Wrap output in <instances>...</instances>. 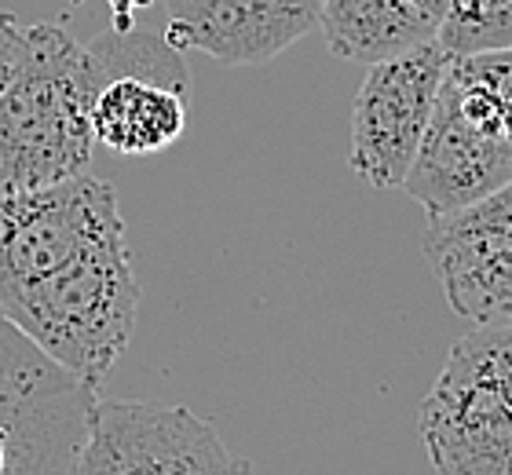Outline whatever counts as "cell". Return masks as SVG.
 I'll return each instance as SVG.
<instances>
[{
  "label": "cell",
  "mask_w": 512,
  "mask_h": 475,
  "mask_svg": "<svg viewBox=\"0 0 512 475\" xmlns=\"http://www.w3.org/2000/svg\"><path fill=\"white\" fill-rule=\"evenodd\" d=\"M107 66L63 26H30L11 85L0 95V194L66 183L92 165V99Z\"/></svg>",
  "instance_id": "cell-1"
},
{
  "label": "cell",
  "mask_w": 512,
  "mask_h": 475,
  "mask_svg": "<svg viewBox=\"0 0 512 475\" xmlns=\"http://www.w3.org/2000/svg\"><path fill=\"white\" fill-rule=\"evenodd\" d=\"M0 311L41 355L96 391L136 333L139 278L128 231L4 293Z\"/></svg>",
  "instance_id": "cell-2"
},
{
  "label": "cell",
  "mask_w": 512,
  "mask_h": 475,
  "mask_svg": "<svg viewBox=\"0 0 512 475\" xmlns=\"http://www.w3.org/2000/svg\"><path fill=\"white\" fill-rule=\"evenodd\" d=\"M436 475H512V329L476 326L417 410Z\"/></svg>",
  "instance_id": "cell-3"
},
{
  "label": "cell",
  "mask_w": 512,
  "mask_h": 475,
  "mask_svg": "<svg viewBox=\"0 0 512 475\" xmlns=\"http://www.w3.org/2000/svg\"><path fill=\"white\" fill-rule=\"evenodd\" d=\"M92 399L0 311V475H77Z\"/></svg>",
  "instance_id": "cell-4"
},
{
  "label": "cell",
  "mask_w": 512,
  "mask_h": 475,
  "mask_svg": "<svg viewBox=\"0 0 512 475\" xmlns=\"http://www.w3.org/2000/svg\"><path fill=\"white\" fill-rule=\"evenodd\" d=\"M77 475H253L213 424L187 406L92 399Z\"/></svg>",
  "instance_id": "cell-5"
},
{
  "label": "cell",
  "mask_w": 512,
  "mask_h": 475,
  "mask_svg": "<svg viewBox=\"0 0 512 475\" xmlns=\"http://www.w3.org/2000/svg\"><path fill=\"white\" fill-rule=\"evenodd\" d=\"M450 55L439 41H428L414 52L370 66L352 106V150L348 165L370 187H403L425 139L428 117L436 106L439 85Z\"/></svg>",
  "instance_id": "cell-6"
},
{
  "label": "cell",
  "mask_w": 512,
  "mask_h": 475,
  "mask_svg": "<svg viewBox=\"0 0 512 475\" xmlns=\"http://www.w3.org/2000/svg\"><path fill=\"white\" fill-rule=\"evenodd\" d=\"M425 256L461 318L512 329V183L469 209L428 216Z\"/></svg>",
  "instance_id": "cell-7"
},
{
  "label": "cell",
  "mask_w": 512,
  "mask_h": 475,
  "mask_svg": "<svg viewBox=\"0 0 512 475\" xmlns=\"http://www.w3.org/2000/svg\"><path fill=\"white\" fill-rule=\"evenodd\" d=\"M172 52L224 66H260L319 26V0H161Z\"/></svg>",
  "instance_id": "cell-8"
},
{
  "label": "cell",
  "mask_w": 512,
  "mask_h": 475,
  "mask_svg": "<svg viewBox=\"0 0 512 475\" xmlns=\"http://www.w3.org/2000/svg\"><path fill=\"white\" fill-rule=\"evenodd\" d=\"M505 183H512V143L469 125L439 88L425 139L399 190L421 201L428 216H447L491 198Z\"/></svg>",
  "instance_id": "cell-9"
},
{
  "label": "cell",
  "mask_w": 512,
  "mask_h": 475,
  "mask_svg": "<svg viewBox=\"0 0 512 475\" xmlns=\"http://www.w3.org/2000/svg\"><path fill=\"white\" fill-rule=\"evenodd\" d=\"M187 92L165 81H150L139 74H118L99 88L92 99V139L99 147L147 158L169 150L187 132Z\"/></svg>",
  "instance_id": "cell-10"
},
{
  "label": "cell",
  "mask_w": 512,
  "mask_h": 475,
  "mask_svg": "<svg viewBox=\"0 0 512 475\" xmlns=\"http://www.w3.org/2000/svg\"><path fill=\"white\" fill-rule=\"evenodd\" d=\"M319 26L337 59L384 63L436 41V19L410 0H319Z\"/></svg>",
  "instance_id": "cell-11"
},
{
  "label": "cell",
  "mask_w": 512,
  "mask_h": 475,
  "mask_svg": "<svg viewBox=\"0 0 512 475\" xmlns=\"http://www.w3.org/2000/svg\"><path fill=\"white\" fill-rule=\"evenodd\" d=\"M439 88L469 125L512 143V48L450 59Z\"/></svg>",
  "instance_id": "cell-12"
},
{
  "label": "cell",
  "mask_w": 512,
  "mask_h": 475,
  "mask_svg": "<svg viewBox=\"0 0 512 475\" xmlns=\"http://www.w3.org/2000/svg\"><path fill=\"white\" fill-rule=\"evenodd\" d=\"M436 41L450 59L512 48V0H447Z\"/></svg>",
  "instance_id": "cell-13"
},
{
  "label": "cell",
  "mask_w": 512,
  "mask_h": 475,
  "mask_svg": "<svg viewBox=\"0 0 512 475\" xmlns=\"http://www.w3.org/2000/svg\"><path fill=\"white\" fill-rule=\"evenodd\" d=\"M26 41H30V26L8 15V11H0V95L19 70L22 55H26Z\"/></svg>",
  "instance_id": "cell-14"
},
{
  "label": "cell",
  "mask_w": 512,
  "mask_h": 475,
  "mask_svg": "<svg viewBox=\"0 0 512 475\" xmlns=\"http://www.w3.org/2000/svg\"><path fill=\"white\" fill-rule=\"evenodd\" d=\"M107 4H110V15H114V33H128L136 30L139 11L154 8L158 0H107Z\"/></svg>",
  "instance_id": "cell-15"
},
{
  "label": "cell",
  "mask_w": 512,
  "mask_h": 475,
  "mask_svg": "<svg viewBox=\"0 0 512 475\" xmlns=\"http://www.w3.org/2000/svg\"><path fill=\"white\" fill-rule=\"evenodd\" d=\"M414 8H421L428 15V19H443V11H447V0H410Z\"/></svg>",
  "instance_id": "cell-16"
}]
</instances>
